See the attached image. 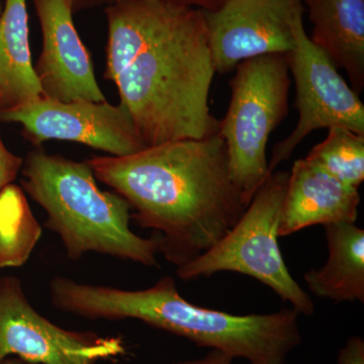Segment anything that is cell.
<instances>
[{
    "mask_svg": "<svg viewBox=\"0 0 364 364\" xmlns=\"http://www.w3.org/2000/svg\"><path fill=\"white\" fill-rule=\"evenodd\" d=\"M105 77L119 90L146 147L219 131L208 107L215 74L203 9L165 0L105 6Z\"/></svg>",
    "mask_w": 364,
    "mask_h": 364,
    "instance_id": "cell-1",
    "label": "cell"
},
{
    "mask_svg": "<svg viewBox=\"0 0 364 364\" xmlns=\"http://www.w3.org/2000/svg\"><path fill=\"white\" fill-rule=\"evenodd\" d=\"M87 162L95 178L130 205L136 224L156 232L159 253L177 268L219 243L248 207L219 133Z\"/></svg>",
    "mask_w": 364,
    "mask_h": 364,
    "instance_id": "cell-2",
    "label": "cell"
},
{
    "mask_svg": "<svg viewBox=\"0 0 364 364\" xmlns=\"http://www.w3.org/2000/svg\"><path fill=\"white\" fill-rule=\"evenodd\" d=\"M50 298L62 312L90 320L141 321L249 364H286L303 340L299 315L293 308L243 316L210 310L189 303L171 277L139 291L55 277Z\"/></svg>",
    "mask_w": 364,
    "mask_h": 364,
    "instance_id": "cell-3",
    "label": "cell"
},
{
    "mask_svg": "<svg viewBox=\"0 0 364 364\" xmlns=\"http://www.w3.org/2000/svg\"><path fill=\"white\" fill-rule=\"evenodd\" d=\"M21 173L23 191L44 208L45 227L58 235L69 259L98 253L157 267L156 235L142 238L132 231L130 205L98 188L87 161L35 149L23 160Z\"/></svg>",
    "mask_w": 364,
    "mask_h": 364,
    "instance_id": "cell-4",
    "label": "cell"
},
{
    "mask_svg": "<svg viewBox=\"0 0 364 364\" xmlns=\"http://www.w3.org/2000/svg\"><path fill=\"white\" fill-rule=\"evenodd\" d=\"M236 69L218 133L226 144L232 179L249 205L268 176L269 136L289 114L291 77L284 54L244 60Z\"/></svg>",
    "mask_w": 364,
    "mask_h": 364,
    "instance_id": "cell-5",
    "label": "cell"
},
{
    "mask_svg": "<svg viewBox=\"0 0 364 364\" xmlns=\"http://www.w3.org/2000/svg\"><path fill=\"white\" fill-rule=\"evenodd\" d=\"M289 172H272L256 191L236 226L214 247L177 268L181 279L210 277L222 272H238L259 280L299 315L315 313L310 294L289 273L279 244V228Z\"/></svg>",
    "mask_w": 364,
    "mask_h": 364,
    "instance_id": "cell-6",
    "label": "cell"
},
{
    "mask_svg": "<svg viewBox=\"0 0 364 364\" xmlns=\"http://www.w3.org/2000/svg\"><path fill=\"white\" fill-rule=\"evenodd\" d=\"M304 13L294 23V47L287 54L289 73L296 83L294 107L299 121L294 131L272 150L268 176L291 156L309 134L322 129L344 128L364 136V105L338 69L306 33Z\"/></svg>",
    "mask_w": 364,
    "mask_h": 364,
    "instance_id": "cell-7",
    "label": "cell"
},
{
    "mask_svg": "<svg viewBox=\"0 0 364 364\" xmlns=\"http://www.w3.org/2000/svg\"><path fill=\"white\" fill-rule=\"evenodd\" d=\"M126 352L121 337L55 325L33 308L20 279L0 277V364L14 358L28 364H97Z\"/></svg>",
    "mask_w": 364,
    "mask_h": 364,
    "instance_id": "cell-8",
    "label": "cell"
},
{
    "mask_svg": "<svg viewBox=\"0 0 364 364\" xmlns=\"http://www.w3.org/2000/svg\"><path fill=\"white\" fill-rule=\"evenodd\" d=\"M0 121L20 124L36 147L49 140L71 141L123 157L145 149L124 105L105 102H60L40 97L0 109Z\"/></svg>",
    "mask_w": 364,
    "mask_h": 364,
    "instance_id": "cell-9",
    "label": "cell"
},
{
    "mask_svg": "<svg viewBox=\"0 0 364 364\" xmlns=\"http://www.w3.org/2000/svg\"><path fill=\"white\" fill-rule=\"evenodd\" d=\"M304 11L301 0H226L203 11L215 73H229L254 57L293 51L294 21Z\"/></svg>",
    "mask_w": 364,
    "mask_h": 364,
    "instance_id": "cell-10",
    "label": "cell"
},
{
    "mask_svg": "<svg viewBox=\"0 0 364 364\" xmlns=\"http://www.w3.org/2000/svg\"><path fill=\"white\" fill-rule=\"evenodd\" d=\"M43 47L35 67L42 95L60 102H105L92 60L73 21L70 0H33Z\"/></svg>",
    "mask_w": 364,
    "mask_h": 364,
    "instance_id": "cell-11",
    "label": "cell"
},
{
    "mask_svg": "<svg viewBox=\"0 0 364 364\" xmlns=\"http://www.w3.org/2000/svg\"><path fill=\"white\" fill-rule=\"evenodd\" d=\"M359 205L358 188L344 183L308 158L296 160L287 181L279 237L315 225L355 224Z\"/></svg>",
    "mask_w": 364,
    "mask_h": 364,
    "instance_id": "cell-12",
    "label": "cell"
},
{
    "mask_svg": "<svg viewBox=\"0 0 364 364\" xmlns=\"http://www.w3.org/2000/svg\"><path fill=\"white\" fill-rule=\"evenodd\" d=\"M313 23L311 41L337 69H343L358 95L364 88V0H305Z\"/></svg>",
    "mask_w": 364,
    "mask_h": 364,
    "instance_id": "cell-13",
    "label": "cell"
},
{
    "mask_svg": "<svg viewBox=\"0 0 364 364\" xmlns=\"http://www.w3.org/2000/svg\"><path fill=\"white\" fill-rule=\"evenodd\" d=\"M328 259L305 274L311 293L336 303H364V230L355 224L325 225Z\"/></svg>",
    "mask_w": 364,
    "mask_h": 364,
    "instance_id": "cell-14",
    "label": "cell"
},
{
    "mask_svg": "<svg viewBox=\"0 0 364 364\" xmlns=\"http://www.w3.org/2000/svg\"><path fill=\"white\" fill-rule=\"evenodd\" d=\"M28 33L26 0H4L0 16V109L43 97Z\"/></svg>",
    "mask_w": 364,
    "mask_h": 364,
    "instance_id": "cell-15",
    "label": "cell"
},
{
    "mask_svg": "<svg viewBox=\"0 0 364 364\" xmlns=\"http://www.w3.org/2000/svg\"><path fill=\"white\" fill-rule=\"evenodd\" d=\"M42 236L25 191L11 183L0 191V268L21 267Z\"/></svg>",
    "mask_w": 364,
    "mask_h": 364,
    "instance_id": "cell-16",
    "label": "cell"
},
{
    "mask_svg": "<svg viewBox=\"0 0 364 364\" xmlns=\"http://www.w3.org/2000/svg\"><path fill=\"white\" fill-rule=\"evenodd\" d=\"M306 158L353 188L364 181V136L347 129H329L327 138Z\"/></svg>",
    "mask_w": 364,
    "mask_h": 364,
    "instance_id": "cell-17",
    "label": "cell"
},
{
    "mask_svg": "<svg viewBox=\"0 0 364 364\" xmlns=\"http://www.w3.org/2000/svg\"><path fill=\"white\" fill-rule=\"evenodd\" d=\"M119 0H70L74 13L83 11V9H93L97 6H107ZM173 4H182L203 9V11H215L222 6L226 0H165Z\"/></svg>",
    "mask_w": 364,
    "mask_h": 364,
    "instance_id": "cell-18",
    "label": "cell"
},
{
    "mask_svg": "<svg viewBox=\"0 0 364 364\" xmlns=\"http://www.w3.org/2000/svg\"><path fill=\"white\" fill-rule=\"evenodd\" d=\"M23 158L6 147L0 135V191L13 183L23 168Z\"/></svg>",
    "mask_w": 364,
    "mask_h": 364,
    "instance_id": "cell-19",
    "label": "cell"
},
{
    "mask_svg": "<svg viewBox=\"0 0 364 364\" xmlns=\"http://www.w3.org/2000/svg\"><path fill=\"white\" fill-rule=\"evenodd\" d=\"M338 364H364V341L358 336L350 337L338 354Z\"/></svg>",
    "mask_w": 364,
    "mask_h": 364,
    "instance_id": "cell-20",
    "label": "cell"
},
{
    "mask_svg": "<svg viewBox=\"0 0 364 364\" xmlns=\"http://www.w3.org/2000/svg\"><path fill=\"white\" fill-rule=\"evenodd\" d=\"M233 361L234 358H232L231 356L219 350H212L202 358L179 361V363L172 364H233Z\"/></svg>",
    "mask_w": 364,
    "mask_h": 364,
    "instance_id": "cell-21",
    "label": "cell"
},
{
    "mask_svg": "<svg viewBox=\"0 0 364 364\" xmlns=\"http://www.w3.org/2000/svg\"><path fill=\"white\" fill-rule=\"evenodd\" d=\"M2 9H4V4H2V0H0V16H1Z\"/></svg>",
    "mask_w": 364,
    "mask_h": 364,
    "instance_id": "cell-22",
    "label": "cell"
}]
</instances>
